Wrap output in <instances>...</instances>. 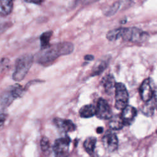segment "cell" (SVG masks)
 <instances>
[{"mask_svg": "<svg viewBox=\"0 0 157 157\" xmlns=\"http://www.w3.org/2000/svg\"><path fill=\"white\" fill-rule=\"evenodd\" d=\"M7 115L5 113H0V129L4 126L7 119Z\"/></svg>", "mask_w": 157, "mask_h": 157, "instance_id": "obj_21", "label": "cell"}, {"mask_svg": "<svg viewBox=\"0 0 157 157\" xmlns=\"http://www.w3.org/2000/svg\"><path fill=\"white\" fill-rule=\"evenodd\" d=\"M73 50V44L69 42L49 45L47 47L41 49V52L37 56V61L40 64H47L60 56L70 54Z\"/></svg>", "mask_w": 157, "mask_h": 157, "instance_id": "obj_1", "label": "cell"}, {"mask_svg": "<svg viewBox=\"0 0 157 157\" xmlns=\"http://www.w3.org/2000/svg\"><path fill=\"white\" fill-rule=\"evenodd\" d=\"M156 109H157V105H156Z\"/></svg>", "mask_w": 157, "mask_h": 157, "instance_id": "obj_25", "label": "cell"}, {"mask_svg": "<svg viewBox=\"0 0 157 157\" xmlns=\"http://www.w3.org/2000/svg\"><path fill=\"white\" fill-rule=\"evenodd\" d=\"M34 61V57L31 54H25L17 58L15 69L12 75L15 81H21L26 75Z\"/></svg>", "mask_w": 157, "mask_h": 157, "instance_id": "obj_3", "label": "cell"}, {"mask_svg": "<svg viewBox=\"0 0 157 157\" xmlns=\"http://www.w3.org/2000/svg\"><path fill=\"white\" fill-rule=\"evenodd\" d=\"M102 85L104 88L105 92L110 94L113 92V89H115V80L113 75L108 74L102 79Z\"/></svg>", "mask_w": 157, "mask_h": 157, "instance_id": "obj_12", "label": "cell"}, {"mask_svg": "<svg viewBox=\"0 0 157 157\" xmlns=\"http://www.w3.org/2000/svg\"><path fill=\"white\" fill-rule=\"evenodd\" d=\"M96 107L92 104L83 105L79 110L80 116L82 118H90L95 115Z\"/></svg>", "mask_w": 157, "mask_h": 157, "instance_id": "obj_13", "label": "cell"}, {"mask_svg": "<svg viewBox=\"0 0 157 157\" xmlns=\"http://www.w3.org/2000/svg\"><path fill=\"white\" fill-rule=\"evenodd\" d=\"M121 9V3L120 1H118L114 2L108 9H107L104 13V15L106 16H112L115 14L120 9Z\"/></svg>", "mask_w": 157, "mask_h": 157, "instance_id": "obj_18", "label": "cell"}, {"mask_svg": "<svg viewBox=\"0 0 157 157\" xmlns=\"http://www.w3.org/2000/svg\"><path fill=\"white\" fill-rule=\"evenodd\" d=\"M113 35L116 40L121 38L125 41L133 43L144 42L149 37V35L147 33L136 27L114 29Z\"/></svg>", "mask_w": 157, "mask_h": 157, "instance_id": "obj_2", "label": "cell"}, {"mask_svg": "<svg viewBox=\"0 0 157 157\" xmlns=\"http://www.w3.org/2000/svg\"><path fill=\"white\" fill-rule=\"evenodd\" d=\"M137 115V110L131 105H126L122 111L121 117L124 125L131 124L134 120Z\"/></svg>", "mask_w": 157, "mask_h": 157, "instance_id": "obj_10", "label": "cell"}, {"mask_svg": "<svg viewBox=\"0 0 157 157\" xmlns=\"http://www.w3.org/2000/svg\"><path fill=\"white\" fill-rule=\"evenodd\" d=\"M115 93V106L117 109L123 110L127 105L129 99L128 92L125 85L120 82L116 83Z\"/></svg>", "mask_w": 157, "mask_h": 157, "instance_id": "obj_5", "label": "cell"}, {"mask_svg": "<svg viewBox=\"0 0 157 157\" xmlns=\"http://www.w3.org/2000/svg\"><path fill=\"white\" fill-rule=\"evenodd\" d=\"M139 93L141 99L144 102H147L151 99L154 91L151 85L150 78H146L143 81L139 88Z\"/></svg>", "mask_w": 157, "mask_h": 157, "instance_id": "obj_9", "label": "cell"}, {"mask_svg": "<svg viewBox=\"0 0 157 157\" xmlns=\"http://www.w3.org/2000/svg\"><path fill=\"white\" fill-rule=\"evenodd\" d=\"M13 8L12 0H0V15L6 16L11 13Z\"/></svg>", "mask_w": 157, "mask_h": 157, "instance_id": "obj_14", "label": "cell"}, {"mask_svg": "<svg viewBox=\"0 0 157 157\" xmlns=\"http://www.w3.org/2000/svg\"><path fill=\"white\" fill-rule=\"evenodd\" d=\"M26 2L29 3H33L36 4H40L42 3L45 0H25Z\"/></svg>", "mask_w": 157, "mask_h": 157, "instance_id": "obj_22", "label": "cell"}, {"mask_svg": "<svg viewBox=\"0 0 157 157\" xmlns=\"http://www.w3.org/2000/svg\"><path fill=\"white\" fill-rule=\"evenodd\" d=\"M95 115L100 119H110L112 117V110L108 102L103 98H99L96 107Z\"/></svg>", "mask_w": 157, "mask_h": 157, "instance_id": "obj_7", "label": "cell"}, {"mask_svg": "<svg viewBox=\"0 0 157 157\" xmlns=\"http://www.w3.org/2000/svg\"><path fill=\"white\" fill-rule=\"evenodd\" d=\"M40 147L42 151L45 155H48L50 153V144L49 139L47 137H43L40 140Z\"/></svg>", "mask_w": 157, "mask_h": 157, "instance_id": "obj_19", "label": "cell"}, {"mask_svg": "<svg viewBox=\"0 0 157 157\" xmlns=\"http://www.w3.org/2000/svg\"><path fill=\"white\" fill-rule=\"evenodd\" d=\"M25 90V88L17 83L9 86L0 96V105L3 109L7 108L15 99L21 96Z\"/></svg>", "mask_w": 157, "mask_h": 157, "instance_id": "obj_4", "label": "cell"}, {"mask_svg": "<svg viewBox=\"0 0 157 157\" xmlns=\"http://www.w3.org/2000/svg\"><path fill=\"white\" fill-rule=\"evenodd\" d=\"M52 34H53V32L51 31H46L42 34V35L40 37L41 49L45 48L50 45L49 42H50V38L52 36Z\"/></svg>", "mask_w": 157, "mask_h": 157, "instance_id": "obj_17", "label": "cell"}, {"mask_svg": "<svg viewBox=\"0 0 157 157\" xmlns=\"http://www.w3.org/2000/svg\"><path fill=\"white\" fill-rule=\"evenodd\" d=\"M96 144V138L94 137H89L84 141L83 147L88 153L92 154L94 150Z\"/></svg>", "mask_w": 157, "mask_h": 157, "instance_id": "obj_16", "label": "cell"}, {"mask_svg": "<svg viewBox=\"0 0 157 157\" xmlns=\"http://www.w3.org/2000/svg\"><path fill=\"white\" fill-rule=\"evenodd\" d=\"M110 121L109 123V126L111 129L115 130H119L123 128L124 124L123 121L120 115H115L113 117H111L110 118Z\"/></svg>", "mask_w": 157, "mask_h": 157, "instance_id": "obj_15", "label": "cell"}, {"mask_svg": "<svg viewBox=\"0 0 157 157\" xmlns=\"http://www.w3.org/2000/svg\"><path fill=\"white\" fill-rule=\"evenodd\" d=\"M94 157H98V156H94Z\"/></svg>", "mask_w": 157, "mask_h": 157, "instance_id": "obj_26", "label": "cell"}, {"mask_svg": "<svg viewBox=\"0 0 157 157\" xmlns=\"http://www.w3.org/2000/svg\"><path fill=\"white\" fill-rule=\"evenodd\" d=\"M53 123L59 129L65 132L74 131L76 128L75 125L70 120L55 118L53 119Z\"/></svg>", "mask_w": 157, "mask_h": 157, "instance_id": "obj_11", "label": "cell"}, {"mask_svg": "<svg viewBox=\"0 0 157 157\" xmlns=\"http://www.w3.org/2000/svg\"><path fill=\"white\" fill-rule=\"evenodd\" d=\"M71 139L68 136L57 139L53 145L55 157H68Z\"/></svg>", "mask_w": 157, "mask_h": 157, "instance_id": "obj_6", "label": "cell"}, {"mask_svg": "<svg viewBox=\"0 0 157 157\" xmlns=\"http://www.w3.org/2000/svg\"><path fill=\"white\" fill-rule=\"evenodd\" d=\"M102 144L107 151L112 152L116 150L118 147V140L117 136L112 132H107L102 137Z\"/></svg>", "mask_w": 157, "mask_h": 157, "instance_id": "obj_8", "label": "cell"}, {"mask_svg": "<svg viewBox=\"0 0 157 157\" xmlns=\"http://www.w3.org/2000/svg\"><path fill=\"white\" fill-rule=\"evenodd\" d=\"M96 131L99 134H101L103 132V128L102 127H98L97 129H96Z\"/></svg>", "mask_w": 157, "mask_h": 157, "instance_id": "obj_24", "label": "cell"}, {"mask_svg": "<svg viewBox=\"0 0 157 157\" xmlns=\"http://www.w3.org/2000/svg\"><path fill=\"white\" fill-rule=\"evenodd\" d=\"M107 62L105 60L99 61L97 64H96L93 70V75H98L101 74L107 67Z\"/></svg>", "mask_w": 157, "mask_h": 157, "instance_id": "obj_20", "label": "cell"}, {"mask_svg": "<svg viewBox=\"0 0 157 157\" xmlns=\"http://www.w3.org/2000/svg\"><path fill=\"white\" fill-rule=\"evenodd\" d=\"M93 59H94V56L91 55H87L85 56V59L87 61H91V60H93Z\"/></svg>", "mask_w": 157, "mask_h": 157, "instance_id": "obj_23", "label": "cell"}]
</instances>
